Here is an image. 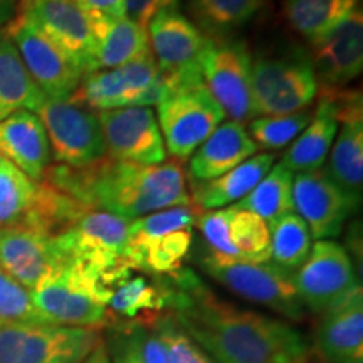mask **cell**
<instances>
[{"label": "cell", "mask_w": 363, "mask_h": 363, "mask_svg": "<svg viewBox=\"0 0 363 363\" xmlns=\"http://www.w3.org/2000/svg\"><path fill=\"white\" fill-rule=\"evenodd\" d=\"M163 278L172 291L169 313L217 363L311 362L306 338L286 321L220 301L184 267Z\"/></svg>", "instance_id": "1"}, {"label": "cell", "mask_w": 363, "mask_h": 363, "mask_svg": "<svg viewBox=\"0 0 363 363\" xmlns=\"http://www.w3.org/2000/svg\"><path fill=\"white\" fill-rule=\"evenodd\" d=\"M43 180L86 207L131 220L163 208L192 206L179 160L142 165L103 157L79 169L57 163L45 170Z\"/></svg>", "instance_id": "2"}, {"label": "cell", "mask_w": 363, "mask_h": 363, "mask_svg": "<svg viewBox=\"0 0 363 363\" xmlns=\"http://www.w3.org/2000/svg\"><path fill=\"white\" fill-rule=\"evenodd\" d=\"M116 286L104 272L66 259L30 291V296L51 325L99 330L110 320L108 301Z\"/></svg>", "instance_id": "3"}, {"label": "cell", "mask_w": 363, "mask_h": 363, "mask_svg": "<svg viewBox=\"0 0 363 363\" xmlns=\"http://www.w3.org/2000/svg\"><path fill=\"white\" fill-rule=\"evenodd\" d=\"M201 212L195 206H180L131 220L125 251L128 266L153 276L182 269Z\"/></svg>", "instance_id": "4"}, {"label": "cell", "mask_w": 363, "mask_h": 363, "mask_svg": "<svg viewBox=\"0 0 363 363\" xmlns=\"http://www.w3.org/2000/svg\"><path fill=\"white\" fill-rule=\"evenodd\" d=\"M251 88L256 116H281L306 110L316 98L320 83L310 54L289 48L252 59Z\"/></svg>", "instance_id": "5"}, {"label": "cell", "mask_w": 363, "mask_h": 363, "mask_svg": "<svg viewBox=\"0 0 363 363\" xmlns=\"http://www.w3.org/2000/svg\"><path fill=\"white\" fill-rule=\"evenodd\" d=\"M170 94L169 81L160 74L150 52L115 69L84 74L67 101L98 113L128 106L148 108Z\"/></svg>", "instance_id": "6"}, {"label": "cell", "mask_w": 363, "mask_h": 363, "mask_svg": "<svg viewBox=\"0 0 363 363\" xmlns=\"http://www.w3.org/2000/svg\"><path fill=\"white\" fill-rule=\"evenodd\" d=\"M131 219L86 208L69 229L54 238L62 259H74L121 281L131 276L125 257Z\"/></svg>", "instance_id": "7"}, {"label": "cell", "mask_w": 363, "mask_h": 363, "mask_svg": "<svg viewBox=\"0 0 363 363\" xmlns=\"http://www.w3.org/2000/svg\"><path fill=\"white\" fill-rule=\"evenodd\" d=\"M202 267L217 283L247 301L269 308L293 321L305 316L293 271L283 269L271 261H235L212 252L202 261Z\"/></svg>", "instance_id": "8"}, {"label": "cell", "mask_w": 363, "mask_h": 363, "mask_svg": "<svg viewBox=\"0 0 363 363\" xmlns=\"http://www.w3.org/2000/svg\"><path fill=\"white\" fill-rule=\"evenodd\" d=\"M99 342L93 328L0 323V363H83Z\"/></svg>", "instance_id": "9"}, {"label": "cell", "mask_w": 363, "mask_h": 363, "mask_svg": "<svg viewBox=\"0 0 363 363\" xmlns=\"http://www.w3.org/2000/svg\"><path fill=\"white\" fill-rule=\"evenodd\" d=\"M251 69V52L242 40L206 35L201 57L202 81L224 115L240 125L256 118Z\"/></svg>", "instance_id": "10"}, {"label": "cell", "mask_w": 363, "mask_h": 363, "mask_svg": "<svg viewBox=\"0 0 363 363\" xmlns=\"http://www.w3.org/2000/svg\"><path fill=\"white\" fill-rule=\"evenodd\" d=\"M224 111L206 84L182 88L157 104V121L165 150L175 160H185L224 121Z\"/></svg>", "instance_id": "11"}, {"label": "cell", "mask_w": 363, "mask_h": 363, "mask_svg": "<svg viewBox=\"0 0 363 363\" xmlns=\"http://www.w3.org/2000/svg\"><path fill=\"white\" fill-rule=\"evenodd\" d=\"M147 33L158 71L169 81L174 93L202 83L201 57L206 35L192 21L177 9H170L153 17Z\"/></svg>", "instance_id": "12"}, {"label": "cell", "mask_w": 363, "mask_h": 363, "mask_svg": "<svg viewBox=\"0 0 363 363\" xmlns=\"http://www.w3.org/2000/svg\"><path fill=\"white\" fill-rule=\"evenodd\" d=\"M19 16L35 27L81 76L98 71L96 38L74 0H22Z\"/></svg>", "instance_id": "13"}, {"label": "cell", "mask_w": 363, "mask_h": 363, "mask_svg": "<svg viewBox=\"0 0 363 363\" xmlns=\"http://www.w3.org/2000/svg\"><path fill=\"white\" fill-rule=\"evenodd\" d=\"M34 113L43 121L57 163L79 169L106 157L96 113L79 104L56 101L48 96H44Z\"/></svg>", "instance_id": "14"}, {"label": "cell", "mask_w": 363, "mask_h": 363, "mask_svg": "<svg viewBox=\"0 0 363 363\" xmlns=\"http://www.w3.org/2000/svg\"><path fill=\"white\" fill-rule=\"evenodd\" d=\"M360 284L347 249L335 240H316L306 261L294 271V286L303 306L323 313Z\"/></svg>", "instance_id": "15"}, {"label": "cell", "mask_w": 363, "mask_h": 363, "mask_svg": "<svg viewBox=\"0 0 363 363\" xmlns=\"http://www.w3.org/2000/svg\"><path fill=\"white\" fill-rule=\"evenodd\" d=\"M96 118L106 157L142 165H157L167 160L165 143L152 108L128 106L98 111Z\"/></svg>", "instance_id": "16"}, {"label": "cell", "mask_w": 363, "mask_h": 363, "mask_svg": "<svg viewBox=\"0 0 363 363\" xmlns=\"http://www.w3.org/2000/svg\"><path fill=\"white\" fill-rule=\"evenodd\" d=\"M337 104L342 123L330 150V162L323 170L342 192L358 207L363 189V104L360 91L326 88Z\"/></svg>", "instance_id": "17"}, {"label": "cell", "mask_w": 363, "mask_h": 363, "mask_svg": "<svg viewBox=\"0 0 363 363\" xmlns=\"http://www.w3.org/2000/svg\"><path fill=\"white\" fill-rule=\"evenodd\" d=\"M4 33L16 45L27 72L45 96L67 101L83 78L79 71L22 16L13 17Z\"/></svg>", "instance_id": "18"}, {"label": "cell", "mask_w": 363, "mask_h": 363, "mask_svg": "<svg viewBox=\"0 0 363 363\" xmlns=\"http://www.w3.org/2000/svg\"><path fill=\"white\" fill-rule=\"evenodd\" d=\"M293 207L318 240L337 238L345 220L358 208L323 170L293 177Z\"/></svg>", "instance_id": "19"}, {"label": "cell", "mask_w": 363, "mask_h": 363, "mask_svg": "<svg viewBox=\"0 0 363 363\" xmlns=\"http://www.w3.org/2000/svg\"><path fill=\"white\" fill-rule=\"evenodd\" d=\"M310 59L323 88H342L363 69V13L358 7L325 38L311 43Z\"/></svg>", "instance_id": "20"}, {"label": "cell", "mask_w": 363, "mask_h": 363, "mask_svg": "<svg viewBox=\"0 0 363 363\" xmlns=\"http://www.w3.org/2000/svg\"><path fill=\"white\" fill-rule=\"evenodd\" d=\"M65 261L51 235L21 225L0 227V267L33 291Z\"/></svg>", "instance_id": "21"}, {"label": "cell", "mask_w": 363, "mask_h": 363, "mask_svg": "<svg viewBox=\"0 0 363 363\" xmlns=\"http://www.w3.org/2000/svg\"><path fill=\"white\" fill-rule=\"evenodd\" d=\"M315 352L323 363H363L362 283L323 313Z\"/></svg>", "instance_id": "22"}, {"label": "cell", "mask_w": 363, "mask_h": 363, "mask_svg": "<svg viewBox=\"0 0 363 363\" xmlns=\"http://www.w3.org/2000/svg\"><path fill=\"white\" fill-rule=\"evenodd\" d=\"M0 155L29 179L43 182L51 163V145L35 113L21 110L0 121Z\"/></svg>", "instance_id": "23"}, {"label": "cell", "mask_w": 363, "mask_h": 363, "mask_svg": "<svg viewBox=\"0 0 363 363\" xmlns=\"http://www.w3.org/2000/svg\"><path fill=\"white\" fill-rule=\"evenodd\" d=\"M257 150L246 126L238 121H225L195 150L189 165L190 177L197 184L214 180L256 155Z\"/></svg>", "instance_id": "24"}, {"label": "cell", "mask_w": 363, "mask_h": 363, "mask_svg": "<svg viewBox=\"0 0 363 363\" xmlns=\"http://www.w3.org/2000/svg\"><path fill=\"white\" fill-rule=\"evenodd\" d=\"M338 125L337 104L330 91L323 88L315 116L284 153L281 163L293 174L321 170L338 133Z\"/></svg>", "instance_id": "25"}, {"label": "cell", "mask_w": 363, "mask_h": 363, "mask_svg": "<svg viewBox=\"0 0 363 363\" xmlns=\"http://www.w3.org/2000/svg\"><path fill=\"white\" fill-rule=\"evenodd\" d=\"M272 165L274 157L271 153H256L227 174L197 184L194 189L192 206L203 212L239 202L264 179Z\"/></svg>", "instance_id": "26"}, {"label": "cell", "mask_w": 363, "mask_h": 363, "mask_svg": "<svg viewBox=\"0 0 363 363\" xmlns=\"http://www.w3.org/2000/svg\"><path fill=\"white\" fill-rule=\"evenodd\" d=\"M45 94L27 72L16 45L0 34V121L21 110L35 111Z\"/></svg>", "instance_id": "27"}, {"label": "cell", "mask_w": 363, "mask_h": 363, "mask_svg": "<svg viewBox=\"0 0 363 363\" xmlns=\"http://www.w3.org/2000/svg\"><path fill=\"white\" fill-rule=\"evenodd\" d=\"M358 9V0H283L281 12L294 33L316 43Z\"/></svg>", "instance_id": "28"}, {"label": "cell", "mask_w": 363, "mask_h": 363, "mask_svg": "<svg viewBox=\"0 0 363 363\" xmlns=\"http://www.w3.org/2000/svg\"><path fill=\"white\" fill-rule=\"evenodd\" d=\"M170 298V286L163 276L158 283H152L143 276H130L115 288L108 301V310L121 318L135 320L142 316L138 321H147L169 310Z\"/></svg>", "instance_id": "29"}, {"label": "cell", "mask_w": 363, "mask_h": 363, "mask_svg": "<svg viewBox=\"0 0 363 363\" xmlns=\"http://www.w3.org/2000/svg\"><path fill=\"white\" fill-rule=\"evenodd\" d=\"M293 177V172L286 169L283 163H276L264 179L233 207L252 212L259 216L267 227H272L281 217L294 212Z\"/></svg>", "instance_id": "30"}, {"label": "cell", "mask_w": 363, "mask_h": 363, "mask_svg": "<svg viewBox=\"0 0 363 363\" xmlns=\"http://www.w3.org/2000/svg\"><path fill=\"white\" fill-rule=\"evenodd\" d=\"M266 0H190L189 9L199 30L207 38H230L246 27Z\"/></svg>", "instance_id": "31"}, {"label": "cell", "mask_w": 363, "mask_h": 363, "mask_svg": "<svg viewBox=\"0 0 363 363\" xmlns=\"http://www.w3.org/2000/svg\"><path fill=\"white\" fill-rule=\"evenodd\" d=\"M150 52L147 29L128 17L113 22L96 38L98 71L115 69Z\"/></svg>", "instance_id": "32"}, {"label": "cell", "mask_w": 363, "mask_h": 363, "mask_svg": "<svg viewBox=\"0 0 363 363\" xmlns=\"http://www.w3.org/2000/svg\"><path fill=\"white\" fill-rule=\"evenodd\" d=\"M227 242L230 259L249 262L271 261L269 227L259 216L230 206L227 220Z\"/></svg>", "instance_id": "33"}, {"label": "cell", "mask_w": 363, "mask_h": 363, "mask_svg": "<svg viewBox=\"0 0 363 363\" xmlns=\"http://www.w3.org/2000/svg\"><path fill=\"white\" fill-rule=\"evenodd\" d=\"M271 259L288 271H298L311 251V234L298 214H286L269 227Z\"/></svg>", "instance_id": "34"}, {"label": "cell", "mask_w": 363, "mask_h": 363, "mask_svg": "<svg viewBox=\"0 0 363 363\" xmlns=\"http://www.w3.org/2000/svg\"><path fill=\"white\" fill-rule=\"evenodd\" d=\"M313 118V111L301 110L291 115L262 116L249 121L251 138L257 148L276 150L291 143L306 128Z\"/></svg>", "instance_id": "35"}, {"label": "cell", "mask_w": 363, "mask_h": 363, "mask_svg": "<svg viewBox=\"0 0 363 363\" xmlns=\"http://www.w3.org/2000/svg\"><path fill=\"white\" fill-rule=\"evenodd\" d=\"M0 323L51 325L35 308L30 291L0 267Z\"/></svg>", "instance_id": "36"}, {"label": "cell", "mask_w": 363, "mask_h": 363, "mask_svg": "<svg viewBox=\"0 0 363 363\" xmlns=\"http://www.w3.org/2000/svg\"><path fill=\"white\" fill-rule=\"evenodd\" d=\"M147 321L165 345L170 363H214L185 335L172 313H160Z\"/></svg>", "instance_id": "37"}, {"label": "cell", "mask_w": 363, "mask_h": 363, "mask_svg": "<svg viewBox=\"0 0 363 363\" xmlns=\"http://www.w3.org/2000/svg\"><path fill=\"white\" fill-rule=\"evenodd\" d=\"M121 331L138 355L140 363H170L165 345L148 321H133L123 326Z\"/></svg>", "instance_id": "38"}, {"label": "cell", "mask_w": 363, "mask_h": 363, "mask_svg": "<svg viewBox=\"0 0 363 363\" xmlns=\"http://www.w3.org/2000/svg\"><path fill=\"white\" fill-rule=\"evenodd\" d=\"M88 19L94 38L113 22L126 17L125 0H74Z\"/></svg>", "instance_id": "39"}, {"label": "cell", "mask_w": 363, "mask_h": 363, "mask_svg": "<svg viewBox=\"0 0 363 363\" xmlns=\"http://www.w3.org/2000/svg\"><path fill=\"white\" fill-rule=\"evenodd\" d=\"M126 17L143 29H148L152 19L163 11L179 7L180 0H125Z\"/></svg>", "instance_id": "40"}, {"label": "cell", "mask_w": 363, "mask_h": 363, "mask_svg": "<svg viewBox=\"0 0 363 363\" xmlns=\"http://www.w3.org/2000/svg\"><path fill=\"white\" fill-rule=\"evenodd\" d=\"M16 17V2L13 0H0V30Z\"/></svg>", "instance_id": "41"}, {"label": "cell", "mask_w": 363, "mask_h": 363, "mask_svg": "<svg viewBox=\"0 0 363 363\" xmlns=\"http://www.w3.org/2000/svg\"><path fill=\"white\" fill-rule=\"evenodd\" d=\"M83 363H111L110 352H108L106 345L103 343V340L96 345V348L91 352V355L86 358Z\"/></svg>", "instance_id": "42"}, {"label": "cell", "mask_w": 363, "mask_h": 363, "mask_svg": "<svg viewBox=\"0 0 363 363\" xmlns=\"http://www.w3.org/2000/svg\"><path fill=\"white\" fill-rule=\"evenodd\" d=\"M6 163H7V160H6V158H4L2 155H0V169H2V167H4V165H6Z\"/></svg>", "instance_id": "43"}]
</instances>
